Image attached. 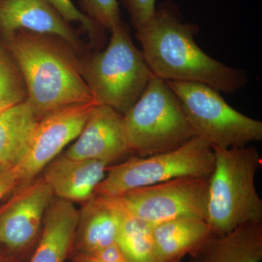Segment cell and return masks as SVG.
<instances>
[{"mask_svg": "<svg viewBox=\"0 0 262 262\" xmlns=\"http://www.w3.org/2000/svg\"><path fill=\"white\" fill-rule=\"evenodd\" d=\"M122 2L136 30L147 24L156 11V0H122Z\"/></svg>", "mask_w": 262, "mask_h": 262, "instance_id": "603a6c76", "label": "cell"}, {"mask_svg": "<svg viewBox=\"0 0 262 262\" xmlns=\"http://www.w3.org/2000/svg\"><path fill=\"white\" fill-rule=\"evenodd\" d=\"M18 30L61 38L80 50L77 32L48 0H0V32L5 38Z\"/></svg>", "mask_w": 262, "mask_h": 262, "instance_id": "7c38bea8", "label": "cell"}, {"mask_svg": "<svg viewBox=\"0 0 262 262\" xmlns=\"http://www.w3.org/2000/svg\"><path fill=\"white\" fill-rule=\"evenodd\" d=\"M23 76L8 48L0 46V112L27 100Z\"/></svg>", "mask_w": 262, "mask_h": 262, "instance_id": "ffe728a7", "label": "cell"}, {"mask_svg": "<svg viewBox=\"0 0 262 262\" xmlns=\"http://www.w3.org/2000/svg\"><path fill=\"white\" fill-rule=\"evenodd\" d=\"M119 222L115 207L108 196L94 194L79 211L74 249L92 255L116 243Z\"/></svg>", "mask_w": 262, "mask_h": 262, "instance_id": "e0dca14e", "label": "cell"}, {"mask_svg": "<svg viewBox=\"0 0 262 262\" xmlns=\"http://www.w3.org/2000/svg\"><path fill=\"white\" fill-rule=\"evenodd\" d=\"M55 9L60 13L66 21L78 22L90 34L91 37H97L100 30L103 29L101 27L93 21L89 17L76 8L72 0H48Z\"/></svg>", "mask_w": 262, "mask_h": 262, "instance_id": "7402d4cb", "label": "cell"}, {"mask_svg": "<svg viewBox=\"0 0 262 262\" xmlns=\"http://www.w3.org/2000/svg\"><path fill=\"white\" fill-rule=\"evenodd\" d=\"M72 258L73 262H105L91 255L83 254L75 251H74Z\"/></svg>", "mask_w": 262, "mask_h": 262, "instance_id": "484cf974", "label": "cell"}, {"mask_svg": "<svg viewBox=\"0 0 262 262\" xmlns=\"http://www.w3.org/2000/svg\"><path fill=\"white\" fill-rule=\"evenodd\" d=\"M39 120L27 100L0 112V169L23 158Z\"/></svg>", "mask_w": 262, "mask_h": 262, "instance_id": "ac0fdd59", "label": "cell"}, {"mask_svg": "<svg viewBox=\"0 0 262 262\" xmlns=\"http://www.w3.org/2000/svg\"><path fill=\"white\" fill-rule=\"evenodd\" d=\"M91 256L105 262H127L125 255L117 243L100 250Z\"/></svg>", "mask_w": 262, "mask_h": 262, "instance_id": "d4e9b609", "label": "cell"}, {"mask_svg": "<svg viewBox=\"0 0 262 262\" xmlns=\"http://www.w3.org/2000/svg\"><path fill=\"white\" fill-rule=\"evenodd\" d=\"M108 198L115 207L118 218L116 243L127 262H158L152 225L132 214L116 198Z\"/></svg>", "mask_w": 262, "mask_h": 262, "instance_id": "d6986e66", "label": "cell"}, {"mask_svg": "<svg viewBox=\"0 0 262 262\" xmlns=\"http://www.w3.org/2000/svg\"><path fill=\"white\" fill-rule=\"evenodd\" d=\"M53 196L43 178L26 184L0 211V245L13 252L30 247Z\"/></svg>", "mask_w": 262, "mask_h": 262, "instance_id": "30bf717a", "label": "cell"}, {"mask_svg": "<svg viewBox=\"0 0 262 262\" xmlns=\"http://www.w3.org/2000/svg\"><path fill=\"white\" fill-rule=\"evenodd\" d=\"M84 14L103 29H111L121 21L117 0H80Z\"/></svg>", "mask_w": 262, "mask_h": 262, "instance_id": "44dd1931", "label": "cell"}, {"mask_svg": "<svg viewBox=\"0 0 262 262\" xmlns=\"http://www.w3.org/2000/svg\"><path fill=\"white\" fill-rule=\"evenodd\" d=\"M129 153L151 156L180 147L196 136L178 96L151 73L144 92L123 115Z\"/></svg>", "mask_w": 262, "mask_h": 262, "instance_id": "277c9868", "label": "cell"}, {"mask_svg": "<svg viewBox=\"0 0 262 262\" xmlns=\"http://www.w3.org/2000/svg\"><path fill=\"white\" fill-rule=\"evenodd\" d=\"M77 140L65 152L74 160H94L111 165L129 153L123 115L98 104L92 110Z\"/></svg>", "mask_w": 262, "mask_h": 262, "instance_id": "8fae6325", "label": "cell"}, {"mask_svg": "<svg viewBox=\"0 0 262 262\" xmlns=\"http://www.w3.org/2000/svg\"><path fill=\"white\" fill-rule=\"evenodd\" d=\"M0 262H3V261H0Z\"/></svg>", "mask_w": 262, "mask_h": 262, "instance_id": "4316f807", "label": "cell"}, {"mask_svg": "<svg viewBox=\"0 0 262 262\" xmlns=\"http://www.w3.org/2000/svg\"><path fill=\"white\" fill-rule=\"evenodd\" d=\"M106 49L81 61L84 81L101 104L124 115L136 102L151 75L122 20L110 29Z\"/></svg>", "mask_w": 262, "mask_h": 262, "instance_id": "5b68a950", "label": "cell"}, {"mask_svg": "<svg viewBox=\"0 0 262 262\" xmlns=\"http://www.w3.org/2000/svg\"><path fill=\"white\" fill-rule=\"evenodd\" d=\"M208 179L182 177L135 188L113 198L152 226L181 217L206 220Z\"/></svg>", "mask_w": 262, "mask_h": 262, "instance_id": "ba28073f", "label": "cell"}, {"mask_svg": "<svg viewBox=\"0 0 262 262\" xmlns=\"http://www.w3.org/2000/svg\"><path fill=\"white\" fill-rule=\"evenodd\" d=\"M79 211L72 202L52 201L45 214L42 235L29 262H64L74 250Z\"/></svg>", "mask_w": 262, "mask_h": 262, "instance_id": "5bb4252c", "label": "cell"}, {"mask_svg": "<svg viewBox=\"0 0 262 262\" xmlns=\"http://www.w3.org/2000/svg\"><path fill=\"white\" fill-rule=\"evenodd\" d=\"M214 167L208 179L206 222L215 236L262 221V201L255 178L262 160L253 146H212Z\"/></svg>", "mask_w": 262, "mask_h": 262, "instance_id": "3957f363", "label": "cell"}, {"mask_svg": "<svg viewBox=\"0 0 262 262\" xmlns=\"http://www.w3.org/2000/svg\"><path fill=\"white\" fill-rule=\"evenodd\" d=\"M18 184L14 168L0 169V200Z\"/></svg>", "mask_w": 262, "mask_h": 262, "instance_id": "cb8c5ba5", "label": "cell"}, {"mask_svg": "<svg viewBox=\"0 0 262 262\" xmlns=\"http://www.w3.org/2000/svg\"><path fill=\"white\" fill-rule=\"evenodd\" d=\"M108 166L98 160H74L63 155L48 164L43 179L58 198L85 202L94 195Z\"/></svg>", "mask_w": 262, "mask_h": 262, "instance_id": "4fadbf2b", "label": "cell"}, {"mask_svg": "<svg viewBox=\"0 0 262 262\" xmlns=\"http://www.w3.org/2000/svg\"><path fill=\"white\" fill-rule=\"evenodd\" d=\"M5 39L38 118L69 105L99 103L84 81L75 49L61 38L18 30Z\"/></svg>", "mask_w": 262, "mask_h": 262, "instance_id": "7a4b0ae2", "label": "cell"}, {"mask_svg": "<svg viewBox=\"0 0 262 262\" xmlns=\"http://www.w3.org/2000/svg\"><path fill=\"white\" fill-rule=\"evenodd\" d=\"M189 262H260L262 260V221L239 226L213 236L190 255Z\"/></svg>", "mask_w": 262, "mask_h": 262, "instance_id": "2e32d148", "label": "cell"}, {"mask_svg": "<svg viewBox=\"0 0 262 262\" xmlns=\"http://www.w3.org/2000/svg\"><path fill=\"white\" fill-rule=\"evenodd\" d=\"M158 262H180L214 236L206 220L181 217L152 226Z\"/></svg>", "mask_w": 262, "mask_h": 262, "instance_id": "9a60e30c", "label": "cell"}, {"mask_svg": "<svg viewBox=\"0 0 262 262\" xmlns=\"http://www.w3.org/2000/svg\"><path fill=\"white\" fill-rule=\"evenodd\" d=\"M97 102L69 105L46 114L34 127L23 158L14 167L19 184L35 178L67 144L80 135Z\"/></svg>", "mask_w": 262, "mask_h": 262, "instance_id": "9c48e42d", "label": "cell"}, {"mask_svg": "<svg viewBox=\"0 0 262 262\" xmlns=\"http://www.w3.org/2000/svg\"><path fill=\"white\" fill-rule=\"evenodd\" d=\"M198 30L194 24L183 21L172 2L157 7L154 16L136 34L151 73L165 81L200 82L225 94L244 88L245 72L205 53L194 40Z\"/></svg>", "mask_w": 262, "mask_h": 262, "instance_id": "6da1fadb", "label": "cell"}, {"mask_svg": "<svg viewBox=\"0 0 262 262\" xmlns=\"http://www.w3.org/2000/svg\"><path fill=\"white\" fill-rule=\"evenodd\" d=\"M178 96L196 136L211 146H247L262 139V122L239 113L210 86L196 82L166 81Z\"/></svg>", "mask_w": 262, "mask_h": 262, "instance_id": "52a82bcc", "label": "cell"}, {"mask_svg": "<svg viewBox=\"0 0 262 262\" xmlns=\"http://www.w3.org/2000/svg\"><path fill=\"white\" fill-rule=\"evenodd\" d=\"M211 144L194 136L180 147L147 157H132L111 165L95 194L117 196L135 189L182 178L209 179L214 167Z\"/></svg>", "mask_w": 262, "mask_h": 262, "instance_id": "8992f818", "label": "cell"}]
</instances>
